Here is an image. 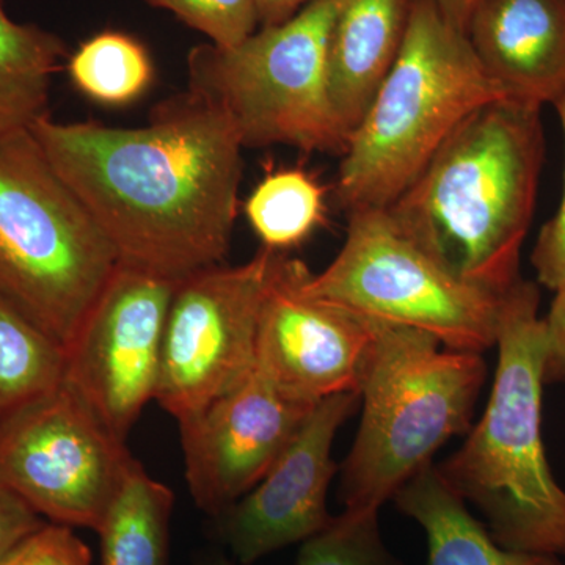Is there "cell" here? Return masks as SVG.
Wrapping results in <instances>:
<instances>
[{
	"label": "cell",
	"mask_w": 565,
	"mask_h": 565,
	"mask_svg": "<svg viewBox=\"0 0 565 565\" xmlns=\"http://www.w3.org/2000/svg\"><path fill=\"white\" fill-rule=\"evenodd\" d=\"M416 0H337L327 47L330 98L345 131L363 120L403 50Z\"/></svg>",
	"instance_id": "obj_16"
},
{
	"label": "cell",
	"mask_w": 565,
	"mask_h": 565,
	"mask_svg": "<svg viewBox=\"0 0 565 565\" xmlns=\"http://www.w3.org/2000/svg\"><path fill=\"white\" fill-rule=\"evenodd\" d=\"M471 50L505 98L555 104L565 93V0H479Z\"/></svg>",
	"instance_id": "obj_15"
},
{
	"label": "cell",
	"mask_w": 565,
	"mask_h": 565,
	"mask_svg": "<svg viewBox=\"0 0 565 565\" xmlns=\"http://www.w3.org/2000/svg\"><path fill=\"white\" fill-rule=\"evenodd\" d=\"M92 550L73 527L44 523L0 559V565H92Z\"/></svg>",
	"instance_id": "obj_25"
},
{
	"label": "cell",
	"mask_w": 565,
	"mask_h": 565,
	"mask_svg": "<svg viewBox=\"0 0 565 565\" xmlns=\"http://www.w3.org/2000/svg\"><path fill=\"white\" fill-rule=\"evenodd\" d=\"M393 500L401 512L423 527L429 565H565L561 557L498 545L434 463L419 470Z\"/></svg>",
	"instance_id": "obj_17"
},
{
	"label": "cell",
	"mask_w": 565,
	"mask_h": 565,
	"mask_svg": "<svg viewBox=\"0 0 565 565\" xmlns=\"http://www.w3.org/2000/svg\"><path fill=\"white\" fill-rule=\"evenodd\" d=\"M305 292L353 313L433 334L451 351L484 353L497 345L504 297L456 277L386 210L348 212L343 247Z\"/></svg>",
	"instance_id": "obj_8"
},
{
	"label": "cell",
	"mask_w": 565,
	"mask_h": 565,
	"mask_svg": "<svg viewBox=\"0 0 565 565\" xmlns=\"http://www.w3.org/2000/svg\"><path fill=\"white\" fill-rule=\"evenodd\" d=\"M308 274L281 253L259 315L255 366L289 396L316 404L360 393L377 321L305 292Z\"/></svg>",
	"instance_id": "obj_12"
},
{
	"label": "cell",
	"mask_w": 565,
	"mask_h": 565,
	"mask_svg": "<svg viewBox=\"0 0 565 565\" xmlns=\"http://www.w3.org/2000/svg\"><path fill=\"white\" fill-rule=\"evenodd\" d=\"M117 266L31 129L0 136V299L66 351Z\"/></svg>",
	"instance_id": "obj_6"
},
{
	"label": "cell",
	"mask_w": 565,
	"mask_h": 565,
	"mask_svg": "<svg viewBox=\"0 0 565 565\" xmlns=\"http://www.w3.org/2000/svg\"><path fill=\"white\" fill-rule=\"evenodd\" d=\"M134 460L65 382L0 423V481L57 525L98 530Z\"/></svg>",
	"instance_id": "obj_9"
},
{
	"label": "cell",
	"mask_w": 565,
	"mask_h": 565,
	"mask_svg": "<svg viewBox=\"0 0 565 565\" xmlns=\"http://www.w3.org/2000/svg\"><path fill=\"white\" fill-rule=\"evenodd\" d=\"M316 404L289 396L255 366L241 384L178 423L195 504L215 519L250 492Z\"/></svg>",
	"instance_id": "obj_13"
},
{
	"label": "cell",
	"mask_w": 565,
	"mask_h": 565,
	"mask_svg": "<svg viewBox=\"0 0 565 565\" xmlns=\"http://www.w3.org/2000/svg\"><path fill=\"white\" fill-rule=\"evenodd\" d=\"M441 348L423 330L377 321L360 381L362 419L341 467L344 511H381L449 438L471 429L484 356Z\"/></svg>",
	"instance_id": "obj_5"
},
{
	"label": "cell",
	"mask_w": 565,
	"mask_h": 565,
	"mask_svg": "<svg viewBox=\"0 0 565 565\" xmlns=\"http://www.w3.org/2000/svg\"><path fill=\"white\" fill-rule=\"evenodd\" d=\"M545 319V385L565 382V285L557 289Z\"/></svg>",
	"instance_id": "obj_28"
},
{
	"label": "cell",
	"mask_w": 565,
	"mask_h": 565,
	"mask_svg": "<svg viewBox=\"0 0 565 565\" xmlns=\"http://www.w3.org/2000/svg\"><path fill=\"white\" fill-rule=\"evenodd\" d=\"M258 10L259 28L281 24L291 20L294 14L299 13L308 3L313 0H255Z\"/></svg>",
	"instance_id": "obj_29"
},
{
	"label": "cell",
	"mask_w": 565,
	"mask_h": 565,
	"mask_svg": "<svg viewBox=\"0 0 565 565\" xmlns=\"http://www.w3.org/2000/svg\"><path fill=\"white\" fill-rule=\"evenodd\" d=\"M167 10L189 28L203 33L212 44L232 47L259 28L255 0H145Z\"/></svg>",
	"instance_id": "obj_24"
},
{
	"label": "cell",
	"mask_w": 565,
	"mask_h": 565,
	"mask_svg": "<svg viewBox=\"0 0 565 565\" xmlns=\"http://www.w3.org/2000/svg\"><path fill=\"white\" fill-rule=\"evenodd\" d=\"M334 11L337 0H313L236 46L193 47L189 90L221 109L244 148L286 145L343 154L349 132L330 98L327 71Z\"/></svg>",
	"instance_id": "obj_7"
},
{
	"label": "cell",
	"mask_w": 565,
	"mask_h": 565,
	"mask_svg": "<svg viewBox=\"0 0 565 565\" xmlns=\"http://www.w3.org/2000/svg\"><path fill=\"white\" fill-rule=\"evenodd\" d=\"M281 253L263 247L239 266L218 264L177 281L154 401L178 423L252 373L259 315Z\"/></svg>",
	"instance_id": "obj_10"
},
{
	"label": "cell",
	"mask_w": 565,
	"mask_h": 565,
	"mask_svg": "<svg viewBox=\"0 0 565 565\" xmlns=\"http://www.w3.org/2000/svg\"><path fill=\"white\" fill-rule=\"evenodd\" d=\"M296 565H396L379 530V512L333 516L321 533L302 542Z\"/></svg>",
	"instance_id": "obj_23"
},
{
	"label": "cell",
	"mask_w": 565,
	"mask_h": 565,
	"mask_svg": "<svg viewBox=\"0 0 565 565\" xmlns=\"http://www.w3.org/2000/svg\"><path fill=\"white\" fill-rule=\"evenodd\" d=\"M544 163L542 107L497 99L468 115L385 210L456 277L503 296L522 278Z\"/></svg>",
	"instance_id": "obj_2"
},
{
	"label": "cell",
	"mask_w": 565,
	"mask_h": 565,
	"mask_svg": "<svg viewBox=\"0 0 565 565\" xmlns=\"http://www.w3.org/2000/svg\"><path fill=\"white\" fill-rule=\"evenodd\" d=\"M43 516L0 481V559L33 531L44 525Z\"/></svg>",
	"instance_id": "obj_27"
},
{
	"label": "cell",
	"mask_w": 565,
	"mask_h": 565,
	"mask_svg": "<svg viewBox=\"0 0 565 565\" xmlns=\"http://www.w3.org/2000/svg\"><path fill=\"white\" fill-rule=\"evenodd\" d=\"M553 106L559 117L565 150V93ZM531 264L537 275L539 285L553 292L563 288L565 285V169L559 207L539 232L533 255H531Z\"/></svg>",
	"instance_id": "obj_26"
},
{
	"label": "cell",
	"mask_w": 565,
	"mask_h": 565,
	"mask_svg": "<svg viewBox=\"0 0 565 565\" xmlns=\"http://www.w3.org/2000/svg\"><path fill=\"white\" fill-rule=\"evenodd\" d=\"M31 131L118 264L180 281L228 255L245 148L202 96L188 90L159 104L140 128L47 114Z\"/></svg>",
	"instance_id": "obj_1"
},
{
	"label": "cell",
	"mask_w": 565,
	"mask_h": 565,
	"mask_svg": "<svg viewBox=\"0 0 565 565\" xmlns=\"http://www.w3.org/2000/svg\"><path fill=\"white\" fill-rule=\"evenodd\" d=\"M537 281L520 278L501 310L492 394L459 449L438 465L449 489L514 552L565 557V490L542 437L545 319Z\"/></svg>",
	"instance_id": "obj_3"
},
{
	"label": "cell",
	"mask_w": 565,
	"mask_h": 565,
	"mask_svg": "<svg viewBox=\"0 0 565 565\" xmlns=\"http://www.w3.org/2000/svg\"><path fill=\"white\" fill-rule=\"evenodd\" d=\"M441 17L457 31L467 32L468 21L479 0H435Z\"/></svg>",
	"instance_id": "obj_30"
},
{
	"label": "cell",
	"mask_w": 565,
	"mask_h": 565,
	"mask_svg": "<svg viewBox=\"0 0 565 565\" xmlns=\"http://www.w3.org/2000/svg\"><path fill=\"white\" fill-rule=\"evenodd\" d=\"M174 286L118 264L66 349L63 382L125 441L156 397Z\"/></svg>",
	"instance_id": "obj_11"
},
{
	"label": "cell",
	"mask_w": 565,
	"mask_h": 565,
	"mask_svg": "<svg viewBox=\"0 0 565 565\" xmlns=\"http://www.w3.org/2000/svg\"><path fill=\"white\" fill-rule=\"evenodd\" d=\"M203 565H236L232 563V561L223 559V557H212V559H207Z\"/></svg>",
	"instance_id": "obj_31"
},
{
	"label": "cell",
	"mask_w": 565,
	"mask_h": 565,
	"mask_svg": "<svg viewBox=\"0 0 565 565\" xmlns=\"http://www.w3.org/2000/svg\"><path fill=\"white\" fill-rule=\"evenodd\" d=\"M68 73L82 95L106 106L136 102L154 79L147 47L128 33L115 31L84 41L70 57Z\"/></svg>",
	"instance_id": "obj_22"
},
{
	"label": "cell",
	"mask_w": 565,
	"mask_h": 565,
	"mask_svg": "<svg viewBox=\"0 0 565 565\" xmlns=\"http://www.w3.org/2000/svg\"><path fill=\"white\" fill-rule=\"evenodd\" d=\"M174 494L134 460L95 533L102 565H169Z\"/></svg>",
	"instance_id": "obj_19"
},
{
	"label": "cell",
	"mask_w": 565,
	"mask_h": 565,
	"mask_svg": "<svg viewBox=\"0 0 565 565\" xmlns=\"http://www.w3.org/2000/svg\"><path fill=\"white\" fill-rule=\"evenodd\" d=\"M359 404V392L319 401L262 481L215 516L218 535L237 563L250 565L302 544L332 522L327 493L338 471L334 435Z\"/></svg>",
	"instance_id": "obj_14"
},
{
	"label": "cell",
	"mask_w": 565,
	"mask_h": 565,
	"mask_svg": "<svg viewBox=\"0 0 565 565\" xmlns=\"http://www.w3.org/2000/svg\"><path fill=\"white\" fill-rule=\"evenodd\" d=\"M244 212L263 247L286 253L326 221V188L302 169L275 170L245 200Z\"/></svg>",
	"instance_id": "obj_21"
},
{
	"label": "cell",
	"mask_w": 565,
	"mask_h": 565,
	"mask_svg": "<svg viewBox=\"0 0 565 565\" xmlns=\"http://www.w3.org/2000/svg\"><path fill=\"white\" fill-rule=\"evenodd\" d=\"M66 57L61 36L11 20L0 0V136L31 129L50 114L52 79Z\"/></svg>",
	"instance_id": "obj_18"
},
{
	"label": "cell",
	"mask_w": 565,
	"mask_h": 565,
	"mask_svg": "<svg viewBox=\"0 0 565 565\" xmlns=\"http://www.w3.org/2000/svg\"><path fill=\"white\" fill-rule=\"evenodd\" d=\"M503 98L467 35L435 0H416L399 57L341 154L334 200L345 212L385 210L468 115Z\"/></svg>",
	"instance_id": "obj_4"
},
{
	"label": "cell",
	"mask_w": 565,
	"mask_h": 565,
	"mask_svg": "<svg viewBox=\"0 0 565 565\" xmlns=\"http://www.w3.org/2000/svg\"><path fill=\"white\" fill-rule=\"evenodd\" d=\"M65 370V349L0 299V423L55 392Z\"/></svg>",
	"instance_id": "obj_20"
}]
</instances>
